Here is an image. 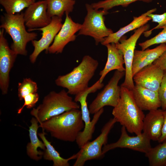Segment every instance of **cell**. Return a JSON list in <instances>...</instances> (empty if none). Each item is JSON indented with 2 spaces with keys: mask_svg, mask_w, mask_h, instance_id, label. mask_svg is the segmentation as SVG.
I'll return each instance as SVG.
<instances>
[{
  "mask_svg": "<svg viewBox=\"0 0 166 166\" xmlns=\"http://www.w3.org/2000/svg\"><path fill=\"white\" fill-rule=\"evenodd\" d=\"M164 110L161 109L149 111L144 117L143 132L151 140L158 141L161 133L164 121Z\"/></svg>",
  "mask_w": 166,
  "mask_h": 166,
  "instance_id": "ac0fdd59",
  "label": "cell"
},
{
  "mask_svg": "<svg viewBox=\"0 0 166 166\" xmlns=\"http://www.w3.org/2000/svg\"><path fill=\"white\" fill-rule=\"evenodd\" d=\"M120 138L116 142L104 145L102 149L104 155L111 150L116 148H128L144 153H147L152 148L151 140L143 132L136 136H129L125 128H121Z\"/></svg>",
  "mask_w": 166,
  "mask_h": 166,
  "instance_id": "4fadbf2b",
  "label": "cell"
},
{
  "mask_svg": "<svg viewBox=\"0 0 166 166\" xmlns=\"http://www.w3.org/2000/svg\"><path fill=\"white\" fill-rule=\"evenodd\" d=\"M60 30L56 36L52 44L48 49V53H61L65 47L69 42L74 41L75 34L80 29L81 24L74 22L68 13Z\"/></svg>",
  "mask_w": 166,
  "mask_h": 166,
  "instance_id": "5bb4252c",
  "label": "cell"
},
{
  "mask_svg": "<svg viewBox=\"0 0 166 166\" xmlns=\"http://www.w3.org/2000/svg\"><path fill=\"white\" fill-rule=\"evenodd\" d=\"M98 65L97 60L89 55H85L80 63L70 72L58 76L55 80V84L66 89L69 94L78 95L89 87V83Z\"/></svg>",
  "mask_w": 166,
  "mask_h": 166,
  "instance_id": "3957f363",
  "label": "cell"
},
{
  "mask_svg": "<svg viewBox=\"0 0 166 166\" xmlns=\"http://www.w3.org/2000/svg\"><path fill=\"white\" fill-rule=\"evenodd\" d=\"M47 7L46 0H42L35 2L27 8L23 13L28 31L44 27L50 23L52 18L47 14Z\"/></svg>",
  "mask_w": 166,
  "mask_h": 166,
  "instance_id": "9a60e30c",
  "label": "cell"
},
{
  "mask_svg": "<svg viewBox=\"0 0 166 166\" xmlns=\"http://www.w3.org/2000/svg\"><path fill=\"white\" fill-rule=\"evenodd\" d=\"M131 90L136 102L142 110L150 111L161 107L158 92L137 85Z\"/></svg>",
  "mask_w": 166,
  "mask_h": 166,
  "instance_id": "e0dca14e",
  "label": "cell"
},
{
  "mask_svg": "<svg viewBox=\"0 0 166 166\" xmlns=\"http://www.w3.org/2000/svg\"><path fill=\"white\" fill-rule=\"evenodd\" d=\"M148 16L151 18L152 22H157L158 25L150 30H147L144 33V36L147 37L150 35L153 30L161 29L166 25V12L160 14L151 13L148 14Z\"/></svg>",
  "mask_w": 166,
  "mask_h": 166,
  "instance_id": "f546056e",
  "label": "cell"
},
{
  "mask_svg": "<svg viewBox=\"0 0 166 166\" xmlns=\"http://www.w3.org/2000/svg\"><path fill=\"white\" fill-rule=\"evenodd\" d=\"M145 154L151 166H166V140Z\"/></svg>",
  "mask_w": 166,
  "mask_h": 166,
  "instance_id": "d4e9b609",
  "label": "cell"
},
{
  "mask_svg": "<svg viewBox=\"0 0 166 166\" xmlns=\"http://www.w3.org/2000/svg\"><path fill=\"white\" fill-rule=\"evenodd\" d=\"M121 87L120 97L112 114L117 122L124 126L128 132L140 134L145 116L136 102L131 90L123 86Z\"/></svg>",
  "mask_w": 166,
  "mask_h": 166,
  "instance_id": "7a4b0ae2",
  "label": "cell"
},
{
  "mask_svg": "<svg viewBox=\"0 0 166 166\" xmlns=\"http://www.w3.org/2000/svg\"><path fill=\"white\" fill-rule=\"evenodd\" d=\"M31 124L29 127V136L30 142L26 146V152L28 156L31 159L38 161L43 157L44 152L38 151V148L43 150L46 149L43 141L38 139L37 132L39 127L38 121L35 117H32L30 120Z\"/></svg>",
  "mask_w": 166,
  "mask_h": 166,
  "instance_id": "7402d4cb",
  "label": "cell"
},
{
  "mask_svg": "<svg viewBox=\"0 0 166 166\" xmlns=\"http://www.w3.org/2000/svg\"><path fill=\"white\" fill-rule=\"evenodd\" d=\"M162 28L163 29V30L154 37L139 44L142 50H144L154 44H166V25Z\"/></svg>",
  "mask_w": 166,
  "mask_h": 166,
  "instance_id": "f1b7e54d",
  "label": "cell"
},
{
  "mask_svg": "<svg viewBox=\"0 0 166 166\" xmlns=\"http://www.w3.org/2000/svg\"><path fill=\"white\" fill-rule=\"evenodd\" d=\"M47 13L52 18L53 16L62 17L64 13L72 12L75 3V0H46Z\"/></svg>",
  "mask_w": 166,
  "mask_h": 166,
  "instance_id": "cb8c5ba5",
  "label": "cell"
},
{
  "mask_svg": "<svg viewBox=\"0 0 166 166\" xmlns=\"http://www.w3.org/2000/svg\"><path fill=\"white\" fill-rule=\"evenodd\" d=\"M36 0H0V4L6 13L14 14L20 13L36 2Z\"/></svg>",
  "mask_w": 166,
  "mask_h": 166,
  "instance_id": "484cf974",
  "label": "cell"
},
{
  "mask_svg": "<svg viewBox=\"0 0 166 166\" xmlns=\"http://www.w3.org/2000/svg\"><path fill=\"white\" fill-rule=\"evenodd\" d=\"M125 75V71H115L113 77L103 89L98 93L89 106L91 114H94L106 106L115 107L120 97L121 87L120 80Z\"/></svg>",
  "mask_w": 166,
  "mask_h": 166,
  "instance_id": "30bf717a",
  "label": "cell"
},
{
  "mask_svg": "<svg viewBox=\"0 0 166 166\" xmlns=\"http://www.w3.org/2000/svg\"><path fill=\"white\" fill-rule=\"evenodd\" d=\"M63 24L62 18L57 16H53L50 23L42 28L34 29L31 31L39 30L42 31V36L39 40H35L31 41L34 47L32 53L30 55L29 59L30 62L34 64L37 59L43 51L45 50V53H48V49L50 44L61 28Z\"/></svg>",
  "mask_w": 166,
  "mask_h": 166,
  "instance_id": "8fae6325",
  "label": "cell"
},
{
  "mask_svg": "<svg viewBox=\"0 0 166 166\" xmlns=\"http://www.w3.org/2000/svg\"><path fill=\"white\" fill-rule=\"evenodd\" d=\"M159 98L161 102L162 109H166V69L164 74L158 91Z\"/></svg>",
  "mask_w": 166,
  "mask_h": 166,
  "instance_id": "1f68e13d",
  "label": "cell"
},
{
  "mask_svg": "<svg viewBox=\"0 0 166 166\" xmlns=\"http://www.w3.org/2000/svg\"><path fill=\"white\" fill-rule=\"evenodd\" d=\"M45 134L44 130L42 132L38 134L46 147L43 156L44 159L46 160L52 161L53 162V166H69V161L73 159H76L77 157V154L67 159L61 157L59 153L51 144V143L47 140L45 136Z\"/></svg>",
  "mask_w": 166,
  "mask_h": 166,
  "instance_id": "603a6c76",
  "label": "cell"
},
{
  "mask_svg": "<svg viewBox=\"0 0 166 166\" xmlns=\"http://www.w3.org/2000/svg\"><path fill=\"white\" fill-rule=\"evenodd\" d=\"M99 88L98 85L95 83L84 92L75 96L74 101L80 104L82 118L85 124L83 130L80 132L76 140L80 148L92 139L95 126L104 112V108H102L94 114L92 120H90V113L88 107L87 98L89 94L95 93Z\"/></svg>",
  "mask_w": 166,
  "mask_h": 166,
  "instance_id": "52a82bcc",
  "label": "cell"
},
{
  "mask_svg": "<svg viewBox=\"0 0 166 166\" xmlns=\"http://www.w3.org/2000/svg\"><path fill=\"white\" fill-rule=\"evenodd\" d=\"M64 89L57 92L51 91L43 98L41 104L30 112L39 123L73 109H79L80 106L73 100Z\"/></svg>",
  "mask_w": 166,
  "mask_h": 166,
  "instance_id": "277c9868",
  "label": "cell"
},
{
  "mask_svg": "<svg viewBox=\"0 0 166 166\" xmlns=\"http://www.w3.org/2000/svg\"><path fill=\"white\" fill-rule=\"evenodd\" d=\"M38 87L37 83L30 78H26L22 82H19L18 85V96L19 100H23L24 97L30 93L37 92Z\"/></svg>",
  "mask_w": 166,
  "mask_h": 166,
  "instance_id": "83f0119b",
  "label": "cell"
},
{
  "mask_svg": "<svg viewBox=\"0 0 166 166\" xmlns=\"http://www.w3.org/2000/svg\"><path fill=\"white\" fill-rule=\"evenodd\" d=\"M39 98V95L37 92L30 93L25 96L23 98L24 101V104L22 107L18 109V114L21 113L25 107H26L28 109L33 108L38 101Z\"/></svg>",
  "mask_w": 166,
  "mask_h": 166,
  "instance_id": "4dcf8cb0",
  "label": "cell"
},
{
  "mask_svg": "<svg viewBox=\"0 0 166 166\" xmlns=\"http://www.w3.org/2000/svg\"><path fill=\"white\" fill-rule=\"evenodd\" d=\"M105 46L107 49L108 57L105 67L99 73L100 77L99 80L101 83H102L106 75L112 70L125 71L124 67V61L121 51L117 48L114 43L108 44Z\"/></svg>",
  "mask_w": 166,
  "mask_h": 166,
  "instance_id": "ffe728a7",
  "label": "cell"
},
{
  "mask_svg": "<svg viewBox=\"0 0 166 166\" xmlns=\"http://www.w3.org/2000/svg\"><path fill=\"white\" fill-rule=\"evenodd\" d=\"M166 50V44H161L152 49L135 50L133 60L132 72L133 76L143 68L152 64Z\"/></svg>",
  "mask_w": 166,
  "mask_h": 166,
  "instance_id": "d6986e66",
  "label": "cell"
},
{
  "mask_svg": "<svg viewBox=\"0 0 166 166\" xmlns=\"http://www.w3.org/2000/svg\"><path fill=\"white\" fill-rule=\"evenodd\" d=\"M153 63L156 65L161 69L164 70L166 69V50Z\"/></svg>",
  "mask_w": 166,
  "mask_h": 166,
  "instance_id": "d6a6232c",
  "label": "cell"
},
{
  "mask_svg": "<svg viewBox=\"0 0 166 166\" xmlns=\"http://www.w3.org/2000/svg\"><path fill=\"white\" fill-rule=\"evenodd\" d=\"M137 1L147 3L152 1V0H104L93 3L91 5L95 9L102 8L108 11L109 10L116 6H121L123 7H126L131 3Z\"/></svg>",
  "mask_w": 166,
  "mask_h": 166,
  "instance_id": "4316f807",
  "label": "cell"
},
{
  "mask_svg": "<svg viewBox=\"0 0 166 166\" xmlns=\"http://www.w3.org/2000/svg\"><path fill=\"white\" fill-rule=\"evenodd\" d=\"M1 21L0 28L4 29L12 39L11 49L17 55L26 56L27 43L35 40L38 34L26 30L24 13L22 12L14 14L5 13L1 16Z\"/></svg>",
  "mask_w": 166,
  "mask_h": 166,
  "instance_id": "5b68a950",
  "label": "cell"
},
{
  "mask_svg": "<svg viewBox=\"0 0 166 166\" xmlns=\"http://www.w3.org/2000/svg\"><path fill=\"white\" fill-rule=\"evenodd\" d=\"M39 127L51 136L64 141L73 142L84 128L81 110L73 109L40 123Z\"/></svg>",
  "mask_w": 166,
  "mask_h": 166,
  "instance_id": "6da1fadb",
  "label": "cell"
},
{
  "mask_svg": "<svg viewBox=\"0 0 166 166\" xmlns=\"http://www.w3.org/2000/svg\"><path fill=\"white\" fill-rule=\"evenodd\" d=\"M164 70L152 63L143 68L133 76L135 85L158 92Z\"/></svg>",
  "mask_w": 166,
  "mask_h": 166,
  "instance_id": "2e32d148",
  "label": "cell"
},
{
  "mask_svg": "<svg viewBox=\"0 0 166 166\" xmlns=\"http://www.w3.org/2000/svg\"><path fill=\"white\" fill-rule=\"evenodd\" d=\"M87 11L84 22L81 24L78 35L89 36L93 37L97 45L101 43L105 38L113 33L106 26L104 15L108 13L107 11L94 8L89 4H85Z\"/></svg>",
  "mask_w": 166,
  "mask_h": 166,
  "instance_id": "8992f818",
  "label": "cell"
},
{
  "mask_svg": "<svg viewBox=\"0 0 166 166\" xmlns=\"http://www.w3.org/2000/svg\"><path fill=\"white\" fill-rule=\"evenodd\" d=\"M156 10V8H154L148 10L138 17H134L133 20L130 23L121 28L116 32L113 33L105 38L101 43V44L105 45L109 43H118L121 38L124 34L145 25L149 21L151 20V18L148 16V14L154 13Z\"/></svg>",
  "mask_w": 166,
  "mask_h": 166,
  "instance_id": "44dd1931",
  "label": "cell"
},
{
  "mask_svg": "<svg viewBox=\"0 0 166 166\" xmlns=\"http://www.w3.org/2000/svg\"><path fill=\"white\" fill-rule=\"evenodd\" d=\"M4 31L3 29L0 30V88L4 95L8 93L10 72L18 55L9 46Z\"/></svg>",
  "mask_w": 166,
  "mask_h": 166,
  "instance_id": "7c38bea8",
  "label": "cell"
},
{
  "mask_svg": "<svg viewBox=\"0 0 166 166\" xmlns=\"http://www.w3.org/2000/svg\"><path fill=\"white\" fill-rule=\"evenodd\" d=\"M149 27L148 25L145 24L137 28L128 38L126 39L123 36L121 38L119 42L115 44L117 48L123 53L125 65V79L121 86L130 90H132L135 86L132 68L136 44L142 34L147 31Z\"/></svg>",
  "mask_w": 166,
  "mask_h": 166,
  "instance_id": "9c48e42d",
  "label": "cell"
},
{
  "mask_svg": "<svg viewBox=\"0 0 166 166\" xmlns=\"http://www.w3.org/2000/svg\"><path fill=\"white\" fill-rule=\"evenodd\" d=\"M164 121L162 129L161 135L158 141L162 143L166 140V109L164 110Z\"/></svg>",
  "mask_w": 166,
  "mask_h": 166,
  "instance_id": "836d02e7",
  "label": "cell"
},
{
  "mask_svg": "<svg viewBox=\"0 0 166 166\" xmlns=\"http://www.w3.org/2000/svg\"><path fill=\"white\" fill-rule=\"evenodd\" d=\"M117 122L115 118H111L103 126L101 134L96 138L87 142L80 148L76 153L77 157L73 166H83L88 160L100 159L103 157V146L106 144L109 134Z\"/></svg>",
  "mask_w": 166,
  "mask_h": 166,
  "instance_id": "ba28073f",
  "label": "cell"
}]
</instances>
